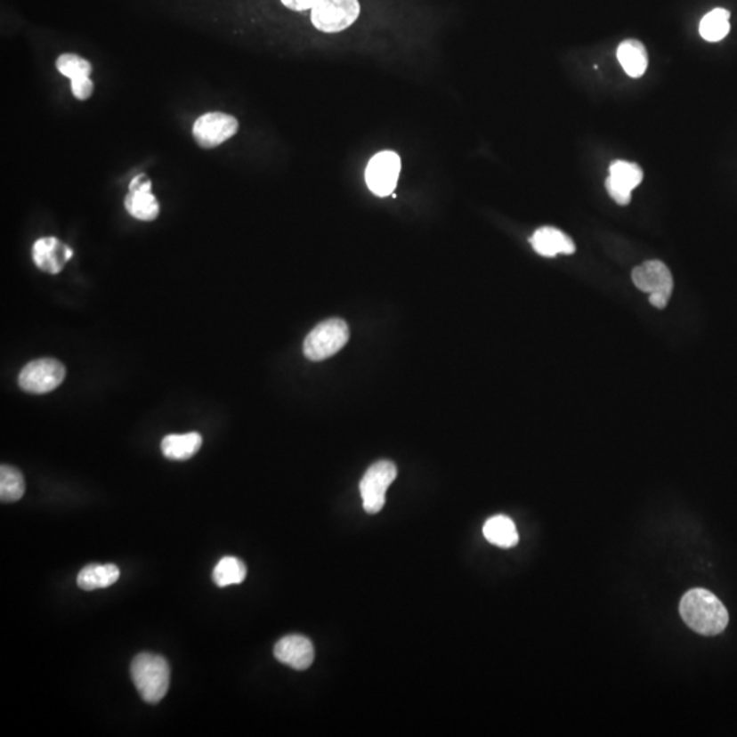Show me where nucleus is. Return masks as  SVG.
<instances>
[{
	"label": "nucleus",
	"instance_id": "obj_1",
	"mask_svg": "<svg viewBox=\"0 0 737 737\" xmlns=\"http://www.w3.org/2000/svg\"><path fill=\"white\" fill-rule=\"evenodd\" d=\"M684 623L698 634L714 636L729 623V614L720 598L705 588H692L683 595L679 606Z\"/></svg>",
	"mask_w": 737,
	"mask_h": 737
},
{
	"label": "nucleus",
	"instance_id": "obj_2",
	"mask_svg": "<svg viewBox=\"0 0 737 737\" xmlns=\"http://www.w3.org/2000/svg\"><path fill=\"white\" fill-rule=\"evenodd\" d=\"M130 675L141 698L150 705L160 702L170 688V665L161 655L141 652L133 660Z\"/></svg>",
	"mask_w": 737,
	"mask_h": 737
},
{
	"label": "nucleus",
	"instance_id": "obj_3",
	"mask_svg": "<svg viewBox=\"0 0 737 737\" xmlns=\"http://www.w3.org/2000/svg\"><path fill=\"white\" fill-rule=\"evenodd\" d=\"M348 337V325L343 320H327L307 335L304 343V355L311 360H327L347 344Z\"/></svg>",
	"mask_w": 737,
	"mask_h": 737
},
{
	"label": "nucleus",
	"instance_id": "obj_4",
	"mask_svg": "<svg viewBox=\"0 0 737 737\" xmlns=\"http://www.w3.org/2000/svg\"><path fill=\"white\" fill-rule=\"evenodd\" d=\"M632 281L639 290L650 294V304L664 309L673 291V278L668 266L661 261H646L632 271Z\"/></svg>",
	"mask_w": 737,
	"mask_h": 737
},
{
	"label": "nucleus",
	"instance_id": "obj_5",
	"mask_svg": "<svg viewBox=\"0 0 737 737\" xmlns=\"http://www.w3.org/2000/svg\"><path fill=\"white\" fill-rule=\"evenodd\" d=\"M358 0H319L312 9V24L324 33H337L352 27L360 17Z\"/></svg>",
	"mask_w": 737,
	"mask_h": 737
},
{
	"label": "nucleus",
	"instance_id": "obj_6",
	"mask_svg": "<svg viewBox=\"0 0 737 737\" xmlns=\"http://www.w3.org/2000/svg\"><path fill=\"white\" fill-rule=\"evenodd\" d=\"M398 475L396 466L389 460H381L370 466L360 483L363 508L368 514H378L385 506V493Z\"/></svg>",
	"mask_w": 737,
	"mask_h": 737
},
{
	"label": "nucleus",
	"instance_id": "obj_7",
	"mask_svg": "<svg viewBox=\"0 0 737 737\" xmlns=\"http://www.w3.org/2000/svg\"><path fill=\"white\" fill-rule=\"evenodd\" d=\"M66 377V368L63 363L53 358L33 360L28 363L20 376L18 384L25 393H47L58 388Z\"/></svg>",
	"mask_w": 737,
	"mask_h": 737
},
{
	"label": "nucleus",
	"instance_id": "obj_8",
	"mask_svg": "<svg viewBox=\"0 0 737 737\" xmlns=\"http://www.w3.org/2000/svg\"><path fill=\"white\" fill-rule=\"evenodd\" d=\"M401 161L398 153L384 150L373 156L366 168V183L373 194L386 197L393 194L398 184Z\"/></svg>",
	"mask_w": 737,
	"mask_h": 737
},
{
	"label": "nucleus",
	"instance_id": "obj_9",
	"mask_svg": "<svg viewBox=\"0 0 737 737\" xmlns=\"http://www.w3.org/2000/svg\"><path fill=\"white\" fill-rule=\"evenodd\" d=\"M239 130V123L232 115L224 112H208L201 115L193 126V137L199 147H219L225 141L234 137Z\"/></svg>",
	"mask_w": 737,
	"mask_h": 737
},
{
	"label": "nucleus",
	"instance_id": "obj_10",
	"mask_svg": "<svg viewBox=\"0 0 737 737\" xmlns=\"http://www.w3.org/2000/svg\"><path fill=\"white\" fill-rule=\"evenodd\" d=\"M644 181V171L638 164L616 160L609 167V178L605 188L609 196L619 205H628L631 191Z\"/></svg>",
	"mask_w": 737,
	"mask_h": 737
},
{
	"label": "nucleus",
	"instance_id": "obj_11",
	"mask_svg": "<svg viewBox=\"0 0 737 737\" xmlns=\"http://www.w3.org/2000/svg\"><path fill=\"white\" fill-rule=\"evenodd\" d=\"M33 261L43 272L56 275L73 257V250L58 238L45 237L36 240L32 250Z\"/></svg>",
	"mask_w": 737,
	"mask_h": 737
},
{
	"label": "nucleus",
	"instance_id": "obj_12",
	"mask_svg": "<svg viewBox=\"0 0 737 737\" xmlns=\"http://www.w3.org/2000/svg\"><path fill=\"white\" fill-rule=\"evenodd\" d=\"M275 657L281 664L296 670H304L314 661V647L302 635H288L276 644Z\"/></svg>",
	"mask_w": 737,
	"mask_h": 737
},
{
	"label": "nucleus",
	"instance_id": "obj_13",
	"mask_svg": "<svg viewBox=\"0 0 737 737\" xmlns=\"http://www.w3.org/2000/svg\"><path fill=\"white\" fill-rule=\"evenodd\" d=\"M532 249L544 257H555L557 255H572L575 243L568 235L555 227H541L530 238Z\"/></svg>",
	"mask_w": 737,
	"mask_h": 737
},
{
	"label": "nucleus",
	"instance_id": "obj_14",
	"mask_svg": "<svg viewBox=\"0 0 737 737\" xmlns=\"http://www.w3.org/2000/svg\"><path fill=\"white\" fill-rule=\"evenodd\" d=\"M618 59L621 68L632 78H639L644 76L649 65L647 51L641 41L635 38L624 40L618 48Z\"/></svg>",
	"mask_w": 737,
	"mask_h": 737
},
{
	"label": "nucleus",
	"instance_id": "obj_15",
	"mask_svg": "<svg viewBox=\"0 0 737 737\" xmlns=\"http://www.w3.org/2000/svg\"><path fill=\"white\" fill-rule=\"evenodd\" d=\"M202 445L201 434H170L161 441V452L171 460H188L198 452Z\"/></svg>",
	"mask_w": 737,
	"mask_h": 737
},
{
	"label": "nucleus",
	"instance_id": "obj_16",
	"mask_svg": "<svg viewBox=\"0 0 737 737\" xmlns=\"http://www.w3.org/2000/svg\"><path fill=\"white\" fill-rule=\"evenodd\" d=\"M120 571L114 564H91L82 568L77 583L82 590L92 591L107 588L119 579Z\"/></svg>",
	"mask_w": 737,
	"mask_h": 737
},
{
	"label": "nucleus",
	"instance_id": "obj_17",
	"mask_svg": "<svg viewBox=\"0 0 737 737\" xmlns=\"http://www.w3.org/2000/svg\"><path fill=\"white\" fill-rule=\"evenodd\" d=\"M483 536L498 547H515L519 542L515 523L508 516L498 515L489 519L483 526Z\"/></svg>",
	"mask_w": 737,
	"mask_h": 737
},
{
	"label": "nucleus",
	"instance_id": "obj_18",
	"mask_svg": "<svg viewBox=\"0 0 737 737\" xmlns=\"http://www.w3.org/2000/svg\"><path fill=\"white\" fill-rule=\"evenodd\" d=\"M125 208L134 219L142 222H152L160 212V205L152 191H129L125 198Z\"/></svg>",
	"mask_w": 737,
	"mask_h": 737
},
{
	"label": "nucleus",
	"instance_id": "obj_19",
	"mask_svg": "<svg viewBox=\"0 0 737 737\" xmlns=\"http://www.w3.org/2000/svg\"><path fill=\"white\" fill-rule=\"evenodd\" d=\"M729 17L731 12L725 9H714L705 15L701 20L700 33L706 41L710 43H717L726 37L729 30H731V24H729Z\"/></svg>",
	"mask_w": 737,
	"mask_h": 737
},
{
	"label": "nucleus",
	"instance_id": "obj_20",
	"mask_svg": "<svg viewBox=\"0 0 737 737\" xmlns=\"http://www.w3.org/2000/svg\"><path fill=\"white\" fill-rule=\"evenodd\" d=\"M247 575V568L245 563L240 562L237 557H223L214 570V582L219 587H227V586L239 585L246 579Z\"/></svg>",
	"mask_w": 737,
	"mask_h": 737
},
{
	"label": "nucleus",
	"instance_id": "obj_21",
	"mask_svg": "<svg viewBox=\"0 0 737 737\" xmlns=\"http://www.w3.org/2000/svg\"><path fill=\"white\" fill-rule=\"evenodd\" d=\"M25 493L24 475L18 468L4 465L0 467V498L4 503L20 500Z\"/></svg>",
	"mask_w": 737,
	"mask_h": 737
},
{
	"label": "nucleus",
	"instance_id": "obj_22",
	"mask_svg": "<svg viewBox=\"0 0 737 737\" xmlns=\"http://www.w3.org/2000/svg\"><path fill=\"white\" fill-rule=\"evenodd\" d=\"M56 69L61 76L70 79L79 77H89L92 73V66L86 59L74 53H63L56 61Z\"/></svg>",
	"mask_w": 737,
	"mask_h": 737
},
{
	"label": "nucleus",
	"instance_id": "obj_23",
	"mask_svg": "<svg viewBox=\"0 0 737 737\" xmlns=\"http://www.w3.org/2000/svg\"><path fill=\"white\" fill-rule=\"evenodd\" d=\"M71 92H73L76 99H89L93 93V82L89 77H79V78L71 79Z\"/></svg>",
	"mask_w": 737,
	"mask_h": 737
},
{
	"label": "nucleus",
	"instance_id": "obj_24",
	"mask_svg": "<svg viewBox=\"0 0 737 737\" xmlns=\"http://www.w3.org/2000/svg\"><path fill=\"white\" fill-rule=\"evenodd\" d=\"M319 0H281V4L287 9L294 10V12H304V10L313 9Z\"/></svg>",
	"mask_w": 737,
	"mask_h": 737
},
{
	"label": "nucleus",
	"instance_id": "obj_25",
	"mask_svg": "<svg viewBox=\"0 0 737 737\" xmlns=\"http://www.w3.org/2000/svg\"><path fill=\"white\" fill-rule=\"evenodd\" d=\"M129 191H152V182L147 175L141 174L130 182Z\"/></svg>",
	"mask_w": 737,
	"mask_h": 737
}]
</instances>
